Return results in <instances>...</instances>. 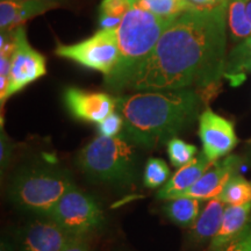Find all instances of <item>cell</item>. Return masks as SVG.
<instances>
[{"label":"cell","mask_w":251,"mask_h":251,"mask_svg":"<svg viewBox=\"0 0 251 251\" xmlns=\"http://www.w3.org/2000/svg\"><path fill=\"white\" fill-rule=\"evenodd\" d=\"M228 0L176 18L126 90L166 91L221 83L227 58Z\"/></svg>","instance_id":"obj_1"},{"label":"cell","mask_w":251,"mask_h":251,"mask_svg":"<svg viewBox=\"0 0 251 251\" xmlns=\"http://www.w3.org/2000/svg\"><path fill=\"white\" fill-rule=\"evenodd\" d=\"M125 134L139 147L157 148L187 129L198 117L201 100L196 90L139 91L115 98Z\"/></svg>","instance_id":"obj_2"},{"label":"cell","mask_w":251,"mask_h":251,"mask_svg":"<svg viewBox=\"0 0 251 251\" xmlns=\"http://www.w3.org/2000/svg\"><path fill=\"white\" fill-rule=\"evenodd\" d=\"M175 19L162 18L137 6L129 9L117 28L120 54L114 70L105 77V86L109 91L126 90L135 72L149 57Z\"/></svg>","instance_id":"obj_3"},{"label":"cell","mask_w":251,"mask_h":251,"mask_svg":"<svg viewBox=\"0 0 251 251\" xmlns=\"http://www.w3.org/2000/svg\"><path fill=\"white\" fill-rule=\"evenodd\" d=\"M137 147L126 134L115 137L99 135L80 150L76 162L90 180L127 187L133 185L139 176Z\"/></svg>","instance_id":"obj_4"},{"label":"cell","mask_w":251,"mask_h":251,"mask_svg":"<svg viewBox=\"0 0 251 251\" xmlns=\"http://www.w3.org/2000/svg\"><path fill=\"white\" fill-rule=\"evenodd\" d=\"M76 186L71 174L56 165H30L20 169L9 185V198L18 208L49 216L62 197Z\"/></svg>","instance_id":"obj_5"},{"label":"cell","mask_w":251,"mask_h":251,"mask_svg":"<svg viewBox=\"0 0 251 251\" xmlns=\"http://www.w3.org/2000/svg\"><path fill=\"white\" fill-rule=\"evenodd\" d=\"M49 218L61 225L71 236L86 238L105 225L101 207L90 194L74 186L55 206Z\"/></svg>","instance_id":"obj_6"},{"label":"cell","mask_w":251,"mask_h":251,"mask_svg":"<svg viewBox=\"0 0 251 251\" xmlns=\"http://www.w3.org/2000/svg\"><path fill=\"white\" fill-rule=\"evenodd\" d=\"M55 54L70 59L107 77L119 61V41L117 28L100 29L89 39L75 45H58Z\"/></svg>","instance_id":"obj_7"},{"label":"cell","mask_w":251,"mask_h":251,"mask_svg":"<svg viewBox=\"0 0 251 251\" xmlns=\"http://www.w3.org/2000/svg\"><path fill=\"white\" fill-rule=\"evenodd\" d=\"M17 46L12 56L9 83L5 101L13 94L20 92L25 87L45 76L47 72L46 58L28 43L24 26L15 29Z\"/></svg>","instance_id":"obj_8"},{"label":"cell","mask_w":251,"mask_h":251,"mask_svg":"<svg viewBox=\"0 0 251 251\" xmlns=\"http://www.w3.org/2000/svg\"><path fill=\"white\" fill-rule=\"evenodd\" d=\"M199 136L202 153L211 162L224 158L238 143L233 122L216 114L211 108H206L199 117Z\"/></svg>","instance_id":"obj_9"},{"label":"cell","mask_w":251,"mask_h":251,"mask_svg":"<svg viewBox=\"0 0 251 251\" xmlns=\"http://www.w3.org/2000/svg\"><path fill=\"white\" fill-rule=\"evenodd\" d=\"M74 238L49 216L33 220L19 234L20 251H63Z\"/></svg>","instance_id":"obj_10"},{"label":"cell","mask_w":251,"mask_h":251,"mask_svg":"<svg viewBox=\"0 0 251 251\" xmlns=\"http://www.w3.org/2000/svg\"><path fill=\"white\" fill-rule=\"evenodd\" d=\"M65 107L75 119L99 124L117 108L115 98L107 93L90 92L77 87H68L63 93Z\"/></svg>","instance_id":"obj_11"},{"label":"cell","mask_w":251,"mask_h":251,"mask_svg":"<svg viewBox=\"0 0 251 251\" xmlns=\"http://www.w3.org/2000/svg\"><path fill=\"white\" fill-rule=\"evenodd\" d=\"M241 162L242 158L236 155L226 156L214 162L202 177L180 198H193L200 201L219 198L229 179L237 174Z\"/></svg>","instance_id":"obj_12"},{"label":"cell","mask_w":251,"mask_h":251,"mask_svg":"<svg viewBox=\"0 0 251 251\" xmlns=\"http://www.w3.org/2000/svg\"><path fill=\"white\" fill-rule=\"evenodd\" d=\"M207 157L201 153L188 164L179 168L176 174L169 179L164 186L157 193V198L161 200H172L180 198L197 183L202 175L213 165Z\"/></svg>","instance_id":"obj_13"},{"label":"cell","mask_w":251,"mask_h":251,"mask_svg":"<svg viewBox=\"0 0 251 251\" xmlns=\"http://www.w3.org/2000/svg\"><path fill=\"white\" fill-rule=\"evenodd\" d=\"M226 203L220 198L208 200L196 224L191 227L190 240L194 244H202L207 241H212L221 227Z\"/></svg>","instance_id":"obj_14"},{"label":"cell","mask_w":251,"mask_h":251,"mask_svg":"<svg viewBox=\"0 0 251 251\" xmlns=\"http://www.w3.org/2000/svg\"><path fill=\"white\" fill-rule=\"evenodd\" d=\"M250 219L251 202L240 206H226L221 227L211 241L209 250L218 249L233 240L234 237H236L247 227Z\"/></svg>","instance_id":"obj_15"},{"label":"cell","mask_w":251,"mask_h":251,"mask_svg":"<svg viewBox=\"0 0 251 251\" xmlns=\"http://www.w3.org/2000/svg\"><path fill=\"white\" fill-rule=\"evenodd\" d=\"M251 72V36L242 41L227 54L224 77L233 86H238Z\"/></svg>","instance_id":"obj_16"},{"label":"cell","mask_w":251,"mask_h":251,"mask_svg":"<svg viewBox=\"0 0 251 251\" xmlns=\"http://www.w3.org/2000/svg\"><path fill=\"white\" fill-rule=\"evenodd\" d=\"M164 215L175 225L191 228L200 214V200L193 198H177L163 206Z\"/></svg>","instance_id":"obj_17"},{"label":"cell","mask_w":251,"mask_h":251,"mask_svg":"<svg viewBox=\"0 0 251 251\" xmlns=\"http://www.w3.org/2000/svg\"><path fill=\"white\" fill-rule=\"evenodd\" d=\"M227 25L230 39L242 42L251 36V23L247 15L244 0H228Z\"/></svg>","instance_id":"obj_18"},{"label":"cell","mask_w":251,"mask_h":251,"mask_svg":"<svg viewBox=\"0 0 251 251\" xmlns=\"http://www.w3.org/2000/svg\"><path fill=\"white\" fill-rule=\"evenodd\" d=\"M135 6L162 18H177L186 12L201 8L190 0H135Z\"/></svg>","instance_id":"obj_19"},{"label":"cell","mask_w":251,"mask_h":251,"mask_svg":"<svg viewBox=\"0 0 251 251\" xmlns=\"http://www.w3.org/2000/svg\"><path fill=\"white\" fill-rule=\"evenodd\" d=\"M134 6L135 0H102L99 6V26L101 29L118 28Z\"/></svg>","instance_id":"obj_20"},{"label":"cell","mask_w":251,"mask_h":251,"mask_svg":"<svg viewBox=\"0 0 251 251\" xmlns=\"http://www.w3.org/2000/svg\"><path fill=\"white\" fill-rule=\"evenodd\" d=\"M219 198L229 206H240L251 202V183L241 175H234Z\"/></svg>","instance_id":"obj_21"},{"label":"cell","mask_w":251,"mask_h":251,"mask_svg":"<svg viewBox=\"0 0 251 251\" xmlns=\"http://www.w3.org/2000/svg\"><path fill=\"white\" fill-rule=\"evenodd\" d=\"M170 168L165 161L157 157H151L146 163L143 174L144 186L155 190V188L163 187L170 179Z\"/></svg>","instance_id":"obj_22"},{"label":"cell","mask_w":251,"mask_h":251,"mask_svg":"<svg viewBox=\"0 0 251 251\" xmlns=\"http://www.w3.org/2000/svg\"><path fill=\"white\" fill-rule=\"evenodd\" d=\"M166 147H168V155L171 164L176 168H183L184 165L193 161L198 151L196 146L186 143L178 137L171 139L166 143Z\"/></svg>","instance_id":"obj_23"},{"label":"cell","mask_w":251,"mask_h":251,"mask_svg":"<svg viewBox=\"0 0 251 251\" xmlns=\"http://www.w3.org/2000/svg\"><path fill=\"white\" fill-rule=\"evenodd\" d=\"M125 127V121L122 115L119 112H113L108 117H106L102 121L97 124L99 135L105 137L119 136L121 130Z\"/></svg>","instance_id":"obj_24"},{"label":"cell","mask_w":251,"mask_h":251,"mask_svg":"<svg viewBox=\"0 0 251 251\" xmlns=\"http://www.w3.org/2000/svg\"><path fill=\"white\" fill-rule=\"evenodd\" d=\"M209 251H251V219L247 227L225 246Z\"/></svg>","instance_id":"obj_25"},{"label":"cell","mask_w":251,"mask_h":251,"mask_svg":"<svg viewBox=\"0 0 251 251\" xmlns=\"http://www.w3.org/2000/svg\"><path fill=\"white\" fill-rule=\"evenodd\" d=\"M13 149V142L7 136V134L5 133L4 128L1 126V131H0V166H1V175L8 168Z\"/></svg>","instance_id":"obj_26"},{"label":"cell","mask_w":251,"mask_h":251,"mask_svg":"<svg viewBox=\"0 0 251 251\" xmlns=\"http://www.w3.org/2000/svg\"><path fill=\"white\" fill-rule=\"evenodd\" d=\"M63 251H90V249L86 243V238L74 237L67 244V247L63 249Z\"/></svg>","instance_id":"obj_27"},{"label":"cell","mask_w":251,"mask_h":251,"mask_svg":"<svg viewBox=\"0 0 251 251\" xmlns=\"http://www.w3.org/2000/svg\"><path fill=\"white\" fill-rule=\"evenodd\" d=\"M191 2L194 5H197L198 7L206 8V7H213V6L220 4L222 0H190Z\"/></svg>","instance_id":"obj_28"},{"label":"cell","mask_w":251,"mask_h":251,"mask_svg":"<svg viewBox=\"0 0 251 251\" xmlns=\"http://www.w3.org/2000/svg\"><path fill=\"white\" fill-rule=\"evenodd\" d=\"M244 159L251 163V139L244 146Z\"/></svg>","instance_id":"obj_29"},{"label":"cell","mask_w":251,"mask_h":251,"mask_svg":"<svg viewBox=\"0 0 251 251\" xmlns=\"http://www.w3.org/2000/svg\"><path fill=\"white\" fill-rule=\"evenodd\" d=\"M12 250H13V248H12L11 243H9L7 240H2L1 246H0V251H12Z\"/></svg>","instance_id":"obj_30"},{"label":"cell","mask_w":251,"mask_h":251,"mask_svg":"<svg viewBox=\"0 0 251 251\" xmlns=\"http://www.w3.org/2000/svg\"><path fill=\"white\" fill-rule=\"evenodd\" d=\"M24 1H36V2H45V4H54L58 6V2L56 0H24Z\"/></svg>","instance_id":"obj_31"}]
</instances>
